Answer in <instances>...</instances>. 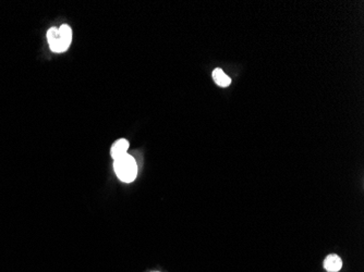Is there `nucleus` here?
Here are the masks:
<instances>
[{"mask_svg": "<svg viewBox=\"0 0 364 272\" xmlns=\"http://www.w3.org/2000/svg\"><path fill=\"white\" fill-rule=\"evenodd\" d=\"M128 149H129V142L127 141V139H124V138L118 139V141H116L114 143V145L111 146L110 156L112 159H114V160H116V159L127 155Z\"/></svg>", "mask_w": 364, "mask_h": 272, "instance_id": "nucleus-3", "label": "nucleus"}, {"mask_svg": "<svg viewBox=\"0 0 364 272\" xmlns=\"http://www.w3.org/2000/svg\"><path fill=\"white\" fill-rule=\"evenodd\" d=\"M114 170L119 180L124 183L133 182L137 175V164L129 154L114 160Z\"/></svg>", "mask_w": 364, "mask_h": 272, "instance_id": "nucleus-1", "label": "nucleus"}, {"mask_svg": "<svg viewBox=\"0 0 364 272\" xmlns=\"http://www.w3.org/2000/svg\"><path fill=\"white\" fill-rule=\"evenodd\" d=\"M324 268L327 272H338L342 268L341 258L336 254L328 255L324 260Z\"/></svg>", "mask_w": 364, "mask_h": 272, "instance_id": "nucleus-4", "label": "nucleus"}, {"mask_svg": "<svg viewBox=\"0 0 364 272\" xmlns=\"http://www.w3.org/2000/svg\"><path fill=\"white\" fill-rule=\"evenodd\" d=\"M59 33H60V35L63 38V41L70 46V44L72 42V31L70 29V26L67 25V24L61 25L60 28H59Z\"/></svg>", "mask_w": 364, "mask_h": 272, "instance_id": "nucleus-6", "label": "nucleus"}, {"mask_svg": "<svg viewBox=\"0 0 364 272\" xmlns=\"http://www.w3.org/2000/svg\"><path fill=\"white\" fill-rule=\"evenodd\" d=\"M47 41L50 49L54 52H63L69 48V45L63 41L59 29L51 28L47 32Z\"/></svg>", "mask_w": 364, "mask_h": 272, "instance_id": "nucleus-2", "label": "nucleus"}, {"mask_svg": "<svg viewBox=\"0 0 364 272\" xmlns=\"http://www.w3.org/2000/svg\"><path fill=\"white\" fill-rule=\"evenodd\" d=\"M213 78L215 83L221 87H227L231 84V78L221 68H217L213 71Z\"/></svg>", "mask_w": 364, "mask_h": 272, "instance_id": "nucleus-5", "label": "nucleus"}]
</instances>
